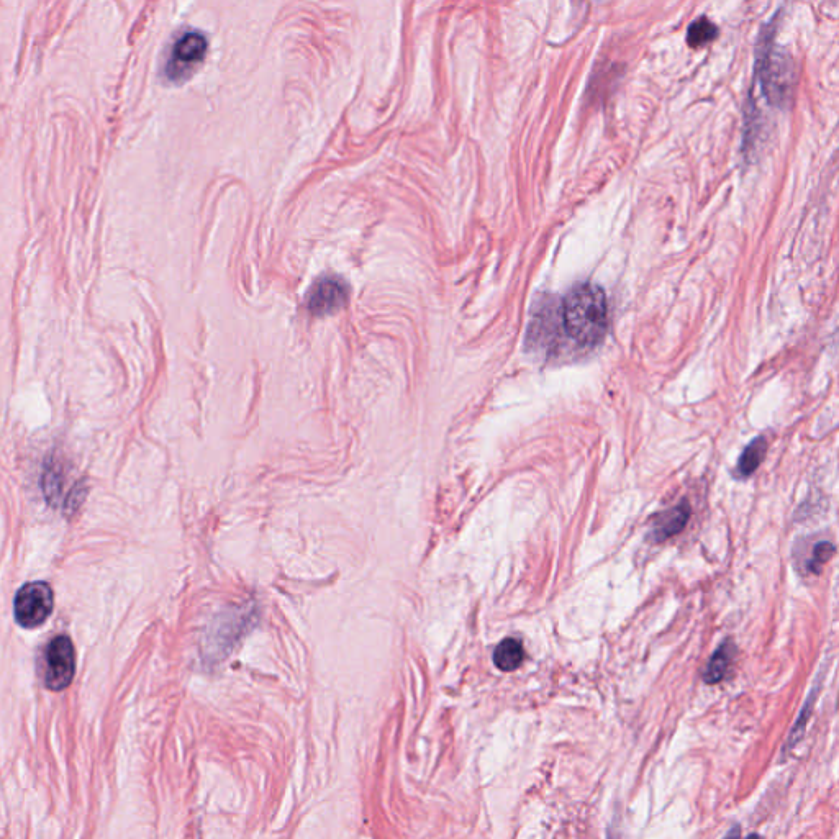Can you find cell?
<instances>
[{
  "label": "cell",
  "instance_id": "obj_8",
  "mask_svg": "<svg viewBox=\"0 0 839 839\" xmlns=\"http://www.w3.org/2000/svg\"><path fill=\"white\" fill-rule=\"evenodd\" d=\"M736 646L731 640L723 641L720 648L715 651L712 659L708 661L705 672H703V681L707 684L713 685L722 682L726 674L730 671L731 663L735 659Z\"/></svg>",
  "mask_w": 839,
  "mask_h": 839
},
{
  "label": "cell",
  "instance_id": "obj_2",
  "mask_svg": "<svg viewBox=\"0 0 839 839\" xmlns=\"http://www.w3.org/2000/svg\"><path fill=\"white\" fill-rule=\"evenodd\" d=\"M209 48V41L204 33L196 28H186L177 35L169 51L164 76L169 81H184L189 78L194 69L204 61L205 53Z\"/></svg>",
  "mask_w": 839,
  "mask_h": 839
},
{
  "label": "cell",
  "instance_id": "obj_4",
  "mask_svg": "<svg viewBox=\"0 0 839 839\" xmlns=\"http://www.w3.org/2000/svg\"><path fill=\"white\" fill-rule=\"evenodd\" d=\"M761 84L764 94L771 102H785L790 94V87L794 82L792 63L789 56L784 53H777L776 48H764L762 50L761 63Z\"/></svg>",
  "mask_w": 839,
  "mask_h": 839
},
{
  "label": "cell",
  "instance_id": "obj_1",
  "mask_svg": "<svg viewBox=\"0 0 839 839\" xmlns=\"http://www.w3.org/2000/svg\"><path fill=\"white\" fill-rule=\"evenodd\" d=\"M563 325L567 336L577 345L592 348L607 335L608 304L602 287L581 282L567 292L563 300Z\"/></svg>",
  "mask_w": 839,
  "mask_h": 839
},
{
  "label": "cell",
  "instance_id": "obj_7",
  "mask_svg": "<svg viewBox=\"0 0 839 839\" xmlns=\"http://www.w3.org/2000/svg\"><path fill=\"white\" fill-rule=\"evenodd\" d=\"M692 517V508L687 500H682L676 507L658 513L653 520V527L649 530V540L654 543H664L669 538L679 535Z\"/></svg>",
  "mask_w": 839,
  "mask_h": 839
},
{
  "label": "cell",
  "instance_id": "obj_3",
  "mask_svg": "<svg viewBox=\"0 0 839 839\" xmlns=\"http://www.w3.org/2000/svg\"><path fill=\"white\" fill-rule=\"evenodd\" d=\"M55 608V594L46 582H30L15 597V620L23 628H37L50 618Z\"/></svg>",
  "mask_w": 839,
  "mask_h": 839
},
{
  "label": "cell",
  "instance_id": "obj_13",
  "mask_svg": "<svg viewBox=\"0 0 839 839\" xmlns=\"http://www.w3.org/2000/svg\"><path fill=\"white\" fill-rule=\"evenodd\" d=\"M725 839H740V830H738V828H733Z\"/></svg>",
  "mask_w": 839,
  "mask_h": 839
},
{
  "label": "cell",
  "instance_id": "obj_10",
  "mask_svg": "<svg viewBox=\"0 0 839 839\" xmlns=\"http://www.w3.org/2000/svg\"><path fill=\"white\" fill-rule=\"evenodd\" d=\"M766 453V438L758 436L756 440L751 441L748 448L744 449L743 454H741L740 461H738V471H736L738 472V476H753L754 472L758 471L764 458H766Z\"/></svg>",
  "mask_w": 839,
  "mask_h": 839
},
{
  "label": "cell",
  "instance_id": "obj_11",
  "mask_svg": "<svg viewBox=\"0 0 839 839\" xmlns=\"http://www.w3.org/2000/svg\"><path fill=\"white\" fill-rule=\"evenodd\" d=\"M718 37V28L712 20L707 17H700L695 22L690 23L689 30H687V43L690 48H702V46L712 43Z\"/></svg>",
  "mask_w": 839,
  "mask_h": 839
},
{
  "label": "cell",
  "instance_id": "obj_9",
  "mask_svg": "<svg viewBox=\"0 0 839 839\" xmlns=\"http://www.w3.org/2000/svg\"><path fill=\"white\" fill-rule=\"evenodd\" d=\"M523 661H525V649H523L522 641L507 638L495 648L494 664L499 667L500 671H517Z\"/></svg>",
  "mask_w": 839,
  "mask_h": 839
},
{
  "label": "cell",
  "instance_id": "obj_6",
  "mask_svg": "<svg viewBox=\"0 0 839 839\" xmlns=\"http://www.w3.org/2000/svg\"><path fill=\"white\" fill-rule=\"evenodd\" d=\"M348 300V286L338 276H323L313 282L307 294V307L315 315H327L341 309Z\"/></svg>",
  "mask_w": 839,
  "mask_h": 839
},
{
  "label": "cell",
  "instance_id": "obj_5",
  "mask_svg": "<svg viewBox=\"0 0 839 839\" xmlns=\"http://www.w3.org/2000/svg\"><path fill=\"white\" fill-rule=\"evenodd\" d=\"M76 672V651L68 636H58L46 651L45 684L50 690L61 692L71 685Z\"/></svg>",
  "mask_w": 839,
  "mask_h": 839
},
{
  "label": "cell",
  "instance_id": "obj_12",
  "mask_svg": "<svg viewBox=\"0 0 839 839\" xmlns=\"http://www.w3.org/2000/svg\"><path fill=\"white\" fill-rule=\"evenodd\" d=\"M835 553L836 548L833 543H830V541H820V543L815 546V549H813L812 559L808 561V571L820 574L823 566H825V564L833 558V554Z\"/></svg>",
  "mask_w": 839,
  "mask_h": 839
},
{
  "label": "cell",
  "instance_id": "obj_14",
  "mask_svg": "<svg viewBox=\"0 0 839 839\" xmlns=\"http://www.w3.org/2000/svg\"><path fill=\"white\" fill-rule=\"evenodd\" d=\"M748 839H761L758 835H751Z\"/></svg>",
  "mask_w": 839,
  "mask_h": 839
}]
</instances>
